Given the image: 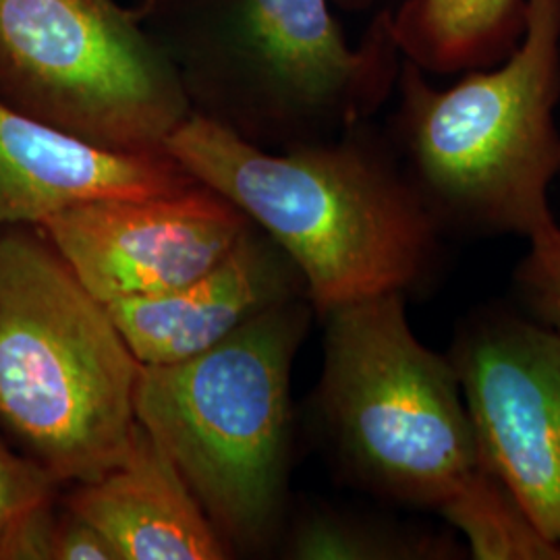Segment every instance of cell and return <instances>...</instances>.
Returning <instances> with one entry per match:
<instances>
[{
  "instance_id": "cell-6",
  "label": "cell",
  "mask_w": 560,
  "mask_h": 560,
  "mask_svg": "<svg viewBox=\"0 0 560 560\" xmlns=\"http://www.w3.org/2000/svg\"><path fill=\"white\" fill-rule=\"evenodd\" d=\"M0 98L125 154H162L191 115L175 67L113 0H0Z\"/></svg>"
},
{
  "instance_id": "cell-9",
  "label": "cell",
  "mask_w": 560,
  "mask_h": 560,
  "mask_svg": "<svg viewBox=\"0 0 560 560\" xmlns=\"http://www.w3.org/2000/svg\"><path fill=\"white\" fill-rule=\"evenodd\" d=\"M243 13L280 106L298 119L353 127L399 80L390 15L353 48L330 0H243Z\"/></svg>"
},
{
  "instance_id": "cell-1",
  "label": "cell",
  "mask_w": 560,
  "mask_h": 560,
  "mask_svg": "<svg viewBox=\"0 0 560 560\" xmlns=\"http://www.w3.org/2000/svg\"><path fill=\"white\" fill-rule=\"evenodd\" d=\"M164 152L293 260L316 316L381 293L409 295L439 270L441 229L397 154L361 133L270 154L191 113Z\"/></svg>"
},
{
  "instance_id": "cell-15",
  "label": "cell",
  "mask_w": 560,
  "mask_h": 560,
  "mask_svg": "<svg viewBox=\"0 0 560 560\" xmlns=\"http://www.w3.org/2000/svg\"><path fill=\"white\" fill-rule=\"evenodd\" d=\"M478 560H560L513 494L488 474L441 515Z\"/></svg>"
},
{
  "instance_id": "cell-3",
  "label": "cell",
  "mask_w": 560,
  "mask_h": 560,
  "mask_svg": "<svg viewBox=\"0 0 560 560\" xmlns=\"http://www.w3.org/2000/svg\"><path fill=\"white\" fill-rule=\"evenodd\" d=\"M141 363L40 226L0 229V432L59 486L94 481L136 436Z\"/></svg>"
},
{
  "instance_id": "cell-17",
  "label": "cell",
  "mask_w": 560,
  "mask_h": 560,
  "mask_svg": "<svg viewBox=\"0 0 560 560\" xmlns=\"http://www.w3.org/2000/svg\"><path fill=\"white\" fill-rule=\"evenodd\" d=\"M59 483L0 436V540L25 511L57 499Z\"/></svg>"
},
{
  "instance_id": "cell-18",
  "label": "cell",
  "mask_w": 560,
  "mask_h": 560,
  "mask_svg": "<svg viewBox=\"0 0 560 560\" xmlns=\"http://www.w3.org/2000/svg\"><path fill=\"white\" fill-rule=\"evenodd\" d=\"M57 499L40 502L13 521L0 540V560H52Z\"/></svg>"
},
{
  "instance_id": "cell-11",
  "label": "cell",
  "mask_w": 560,
  "mask_h": 560,
  "mask_svg": "<svg viewBox=\"0 0 560 560\" xmlns=\"http://www.w3.org/2000/svg\"><path fill=\"white\" fill-rule=\"evenodd\" d=\"M194 183L166 152L104 150L0 98V229L40 226L83 201L171 194Z\"/></svg>"
},
{
  "instance_id": "cell-19",
  "label": "cell",
  "mask_w": 560,
  "mask_h": 560,
  "mask_svg": "<svg viewBox=\"0 0 560 560\" xmlns=\"http://www.w3.org/2000/svg\"><path fill=\"white\" fill-rule=\"evenodd\" d=\"M52 560H119L101 532L60 504L52 538Z\"/></svg>"
},
{
  "instance_id": "cell-7",
  "label": "cell",
  "mask_w": 560,
  "mask_h": 560,
  "mask_svg": "<svg viewBox=\"0 0 560 560\" xmlns=\"http://www.w3.org/2000/svg\"><path fill=\"white\" fill-rule=\"evenodd\" d=\"M488 471L560 550V335L504 305L459 322L448 349Z\"/></svg>"
},
{
  "instance_id": "cell-10",
  "label": "cell",
  "mask_w": 560,
  "mask_h": 560,
  "mask_svg": "<svg viewBox=\"0 0 560 560\" xmlns=\"http://www.w3.org/2000/svg\"><path fill=\"white\" fill-rule=\"evenodd\" d=\"M307 298L298 266L258 226L198 279L159 295L108 303L141 365L189 360L243 324L287 301Z\"/></svg>"
},
{
  "instance_id": "cell-4",
  "label": "cell",
  "mask_w": 560,
  "mask_h": 560,
  "mask_svg": "<svg viewBox=\"0 0 560 560\" xmlns=\"http://www.w3.org/2000/svg\"><path fill=\"white\" fill-rule=\"evenodd\" d=\"M314 314L287 301L189 360L141 365L138 423L233 552H264L284 529L291 376Z\"/></svg>"
},
{
  "instance_id": "cell-13",
  "label": "cell",
  "mask_w": 560,
  "mask_h": 560,
  "mask_svg": "<svg viewBox=\"0 0 560 560\" xmlns=\"http://www.w3.org/2000/svg\"><path fill=\"white\" fill-rule=\"evenodd\" d=\"M361 9L372 0H337ZM525 0H407L390 18L405 60L432 75H457L501 62L520 42Z\"/></svg>"
},
{
  "instance_id": "cell-8",
  "label": "cell",
  "mask_w": 560,
  "mask_h": 560,
  "mask_svg": "<svg viewBox=\"0 0 560 560\" xmlns=\"http://www.w3.org/2000/svg\"><path fill=\"white\" fill-rule=\"evenodd\" d=\"M249 224L237 206L194 183L171 194L83 201L40 229L81 284L108 305L198 279Z\"/></svg>"
},
{
  "instance_id": "cell-16",
  "label": "cell",
  "mask_w": 560,
  "mask_h": 560,
  "mask_svg": "<svg viewBox=\"0 0 560 560\" xmlns=\"http://www.w3.org/2000/svg\"><path fill=\"white\" fill-rule=\"evenodd\" d=\"M517 293L534 320L560 335V226L529 240V252L515 272Z\"/></svg>"
},
{
  "instance_id": "cell-2",
  "label": "cell",
  "mask_w": 560,
  "mask_h": 560,
  "mask_svg": "<svg viewBox=\"0 0 560 560\" xmlns=\"http://www.w3.org/2000/svg\"><path fill=\"white\" fill-rule=\"evenodd\" d=\"M400 65L397 159L442 237H525L555 226L560 175V0H525L517 46L448 88Z\"/></svg>"
},
{
  "instance_id": "cell-12",
  "label": "cell",
  "mask_w": 560,
  "mask_h": 560,
  "mask_svg": "<svg viewBox=\"0 0 560 560\" xmlns=\"http://www.w3.org/2000/svg\"><path fill=\"white\" fill-rule=\"evenodd\" d=\"M92 523L119 560H222L235 557L161 446L138 423L127 457L60 501Z\"/></svg>"
},
{
  "instance_id": "cell-5",
  "label": "cell",
  "mask_w": 560,
  "mask_h": 560,
  "mask_svg": "<svg viewBox=\"0 0 560 560\" xmlns=\"http://www.w3.org/2000/svg\"><path fill=\"white\" fill-rule=\"evenodd\" d=\"M314 420L337 471L363 492L442 515L490 471L448 355L425 347L393 291L320 316Z\"/></svg>"
},
{
  "instance_id": "cell-14",
  "label": "cell",
  "mask_w": 560,
  "mask_h": 560,
  "mask_svg": "<svg viewBox=\"0 0 560 560\" xmlns=\"http://www.w3.org/2000/svg\"><path fill=\"white\" fill-rule=\"evenodd\" d=\"M282 552L298 560L467 559V548L453 529L372 520L326 504L301 511L282 536Z\"/></svg>"
}]
</instances>
